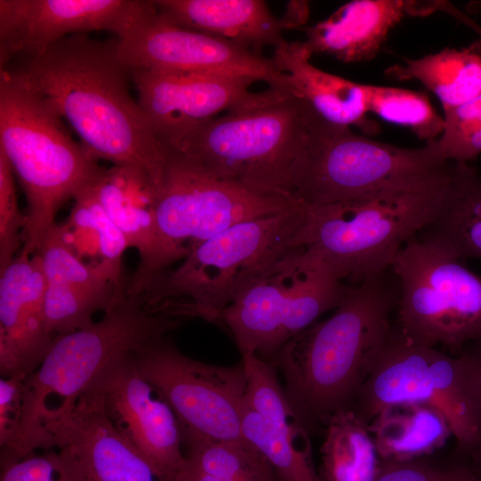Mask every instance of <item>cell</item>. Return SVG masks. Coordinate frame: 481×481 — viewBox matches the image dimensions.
<instances>
[{"mask_svg": "<svg viewBox=\"0 0 481 481\" xmlns=\"http://www.w3.org/2000/svg\"><path fill=\"white\" fill-rule=\"evenodd\" d=\"M118 41L70 36L0 73L42 98L98 160L139 168L158 185L166 147L130 93L132 69L121 59Z\"/></svg>", "mask_w": 481, "mask_h": 481, "instance_id": "6da1fadb", "label": "cell"}, {"mask_svg": "<svg viewBox=\"0 0 481 481\" xmlns=\"http://www.w3.org/2000/svg\"><path fill=\"white\" fill-rule=\"evenodd\" d=\"M350 286L329 318L292 338L271 362L308 429L353 408L392 329L399 285L391 269Z\"/></svg>", "mask_w": 481, "mask_h": 481, "instance_id": "7a4b0ae2", "label": "cell"}, {"mask_svg": "<svg viewBox=\"0 0 481 481\" xmlns=\"http://www.w3.org/2000/svg\"><path fill=\"white\" fill-rule=\"evenodd\" d=\"M308 206L237 224L197 245L137 297L153 313L219 323L222 312L269 264L303 245Z\"/></svg>", "mask_w": 481, "mask_h": 481, "instance_id": "3957f363", "label": "cell"}, {"mask_svg": "<svg viewBox=\"0 0 481 481\" xmlns=\"http://www.w3.org/2000/svg\"><path fill=\"white\" fill-rule=\"evenodd\" d=\"M182 322L151 312L138 298L123 293L100 321L55 337L38 368L24 380L20 428L12 445L1 452L21 458L42 450L49 417L69 411L114 360L166 338Z\"/></svg>", "mask_w": 481, "mask_h": 481, "instance_id": "277c9868", "label": "cell"}, {"mask_svg": "<svg viewBox=\"0 0 481 481\" xmlns=\"http://www.w3.org/2000/svg\"><path fill=\"white\" fill-rule=\"evenodd\" d=\"M0 150L27 200L22 248L39 252L59 209L104 167L39 96L0 73Z\"/></svg>", "mask_w": 481, "mask_h": 481, "instance_id": "5b68a950", "label": "cell"}, {"mask_svg": "<svg viewBox=\"0 0 481 481\" xmlns=\"http://www.w3.org/2000/svg\"><path fill=\"white\" fill-rule=\"evenodd\" d=\"M316 118L300 98L282 93L200 123L166 147L217 178L291 197L293 175Z\"/></svg>", "mask_w": 481, "mask_h": 481, "instance_id": "8992f818", "label": "cell"}, {"mask_svg": "<svg viewBox=\"0 0 481 481\" xmlns=\"http://www.w3.org/2000/svg\"><path fill=\"white\" fill-rule=\"evenodd\" d=\"M447 171L428 182L371 198L307 205L303 245L354 286L390 269L397 252L436 215Z\"/></svg>", "mask_w": 481, "mask_h": 481, "instance_id": "52a82bcc", "label": "cell"}, {"mask_svg": "<svg viewBox=\"0 0 481 481\" xmlns=\"http://www.w3.org/2000/svg\"><path fill=\"white\" fill-rule=\"evenodd\" d=\"M403 402L438 411L461 452L481 463V366L469 351L454 355L415 343L393 322L353 409L368 424L384 407Z\"/></svg>", "mask_w": 481, "mask_h": 481, "instance_id": "ba28073f", "label": "cell"}, {"mask_svg": "<svg viewBox=\"0 0 481 481\" xmlns=\"http://www.w3.org/2000/svg\"><path fill=\"white\" fill-rule=\"evenodd\" d=\"M450 162L437 140L420 148L397 147L318 115L296 167L290 196L307 205L368 199L433 180Z\"/></svg>", "mask_w": 481, "mask_h": 481, "instance_id": "9c48e42d", "label": "cell"}, {"mask_svg": "<svg viewBox=\"0 0 481 481\" xmlns=\"http://www.w3.org/2000/svg\"><path fill=\"white\" fill-rule=\"evenodd\" d=\"M350 285L305 245L293 247L269 264L222 312L219 323L240 353L271 363L292 338L334 310Z\"/></svg>", "mask_w": 481, "mask_h": 481, "instance_id": "30bf717a", "label": "cell"}, {"mask_svg": "<svg viewBox=\"0 0 481 481\" xmlns=\"http://www.w3.org/2000/svg\"><path fill=\"white\" fill-rule=\"evenodd\" d=\"M399 285L395 326L408 339L460 355L481 338V276L416 236L390 267Z\"/></svg>", "mask_w": 481, "mask_h": 481, "instance_id": "8fae6325", "label": "cell"}, {"mask_svg": "<svg viewBox=\"0 0 481 481\" xmlns=\"http://www.w3.org/2000/svg\"><path fill=\"white\" fill-rule=\"evenodd\" d=\"M298 203L286 195L217 178L166 147L162 178L156 188L155 216L159 235L177 261L237 224L273 216Z\"/></svg>", "mask_w": 481, "mask_h": 481, "instance_id": "7c38bea8", "label": "cell"}, {"mask_svg": "<svg viewBox=\"0 0 481 481\" xmlns=\"http://www.w3.org/2000/svg\"><path fill=\"white\" fill-rule=\"evenodd\" d=\"M141 374L159 392L180 423L183 439L242 440L248 388L243 362L221 366L182 353L166 338L134 353Z\"/></svg>", "mask_w": 481, "mask_h": 481, "instance_id": "4fadbf2b", "label": "cell"}, {"mask_svg": "<svg viewBox=\"0 0 481 481\" xmlns=\"http://www.w3.org/2000/svg\"><path fill=\"white\" fill-rule=\"evenodd\" d=\"M156 13L145 0H0V68L74 35L125 39Z\"/></svg>", "mask_w": 481, "mask_h": 481, "instance_id": "5bb4252c", "label": "cell"}, {"mask_svg": "<svg viewBox=\"0 0 481 481\" xmlns=\"http://www.w3.org/2000/svg\"><path fill=\"white\" fill-rule=\"evenodd\" d=\"M118 40V53L132 69L249 77L290 93L286 74L272 58L237 43L178 27L164 20L158 10L133 35Z\"/></svg>", "mask_w": 481, "mask_h": 481, "instance_id": "9a60e30c", "label": "cell"}, {"mask_svg": "<svg viewBox=\"0 0 481 481\" xmlns=\"http://www.w3.org/2000/svg\"><path fill=\"white\" fill-rule=\"evenodd\" d=\"M132 81L143 116L164 146L220 112L263 104L286 93L270 87L253 93L249 86L256 81L249 77L143 69H132Z\"/></svg>", "mask_w": 481, "mask_h": 481, "instance_id": "2e32d148", "label": "cell"}, {"mask_svg": "<svg viewBox=\"0 0 481 481\" xmlns=\"http://www.w3.org/2000/svg\"><path fill=\"white\" fill-rule=\"evenodd\" d=\"M134 353L110 363L83 394L100 404L115 427L167 481H174L187 462L182 428L167 401L141 374Z\"/></svg>", "mask_w": 481, "mask_h": 481, "instance_id": "e0dca14e", "label": "cell"}, {"mask_svg": "<svg viewBox=\"0 0 481 481\" xmlns=\"http://www.w3.org/2000/svg\"><path fill=\"white\" fill-rule=\"evenodd\" d=\"M248 378L241 433L273 469L279 481H319L308 428L281 387L274 366L241 354Z\"/></svg>", "mask_w": 481, "mask_h": 481, "instance_id": "ac0fdd59", "label": "cell"}, {"mask_svg": "<svg viewBox=\"0 0 481 481\" xmlns=\"http://www.w3.org/2000/svg\"><path fill=\"white\" fill-rule=\"evenodd\" d=\"M38 254L45 282V314L54 338L90 326L96 312H105L125 293L104 264L86 263L77 255L63 224L49 230Z\"/></svg>", "mask_w": 481, "mask_h": 481, "instance_id": "d6986e66", "label": "cell"}, {"mask_svg": "<svg viewBox=\"0 0 481 481\" xmlns=\"http://www.w3.org/2000/svg\"><path fill=\"white\" fill-rule=\"evenodd\" d=\"M63 447L77 458L88 481H167L86 394L45 423L43 450Z\"/></svg>", "mask_w": 481, "mask_h": 481, "instance_id": "ffe728a7", "label": "cell"}, {"mask_svg": "<svg viewBox=\"0 0 481 481\" xmlns=\"http://www.w3.org/2000/svg\"><path fill=\"white\" fill-rule=\"evenodd\" d=\"M1 377L25 379L40 365L54 337L45 314V277L38 253L19 252L0 270Z\"/></svg>", "mask_w": 481, "mask_h": 481, "instance_id": "44dd1931", "label": "cell"}, {"mask_svg": "<svg viewBox=\"0 0 481 481\" xmlns=\"http://www.w3.org/2000/svg\"><path fill=\"white\" fill-rule=\"evenodd\" d=\"M98 198L126 239L137 250V266L126 283L127 296L140 295L177 261L163 242L155 216L157 184L143 170L113 166L103 168L94 182Z\"/></svg>", "mask_w": 481, "mask_h": 481, "instance_id": "7402d4cb", "label": "cell"}, {"mask_svg": "<svg viewBox=\"0 0 481 481\" xmlns=\"http://www.w3.org/2000/svg\"><path fill=\"white\" fill-rule=\"evenodd\" d=\"M443 1L354 0L327 19L303 29L306 47L349 63L373 59L389 32L405 16H425Z\"/></svg>", "mask_w": 481, "mask_h": 481, "instance_id": "603a6c76", "label": "cell"}, {"mask_svg": "<svg viewBox=\"0 0 481 481\" xmlns=\"http://www.w3.org/2000/svg\"><path fill=\"white\" fill-rule=\"evenodd\" d=\"M304 42L285 40L276 46L272 59L286 74L290 93L304 101L329 123L355 126L366 135H376L379 125L367 117L368 85L325 72L310 62Z\"/></svg>", "mask_w": 481, "mask_h": 481, "instance_id": "cb8c5ba5", "label": "cell"}, {"mask_svg": "<svg viewBox=\"0 0 481 481\" xmlns=\"http://www.w3.org/2000/svg\"><path fill=\"white\" fill-rule=\"evenodd\" d=\"M159 14L178 27L248 47L256 53L285 39L280 19L261 0H154Z\"/></svg>", "mask_w": 481, "mask_h": 481, "instance_id": "d4e9b609", "label": "cell"}, {"mask_svg": "<svg viewBox=\"0 0 481 481\" xmlns=\"http://www.w3.org/2000/svg\"><path fill=\"white\" fill-rule=\"evenodd\" d=\"M417 237L459 259H481V176L474 167L451 162L442 204Z\"/></svg>", "mask_w": 481, "mask_h": 481, "instance_id": "484cf974", "label": "cell"}, {"mask_svg": "<svg viewBox=\"0 0 481 481\" xmlns=\"http://www.w3.org/2000/svg\"><path fill=\"white\" fill-rule=\"evenodd\" d=\"M381 461H411L443 447L452 430L445 418L424 404L403 402L380 410L368 423Z\"/></svg>", "mask_w": 481, "mask_h": 481, "instance_id": "4316f807", "label": "cell"}, {"mask_svg": "<svg viewBox=\"0 0 481 481\" xmlns=\"http://www.w3.org/2000/svg\"><path fill=\"white\" fill-rule=\"evenodd\" d=\"M395 80L416 79L440 100L447 112L481 94V41L462 49L438 53L386 69Z\"/></svg>", "mask_w": 481, "mask_h": 481, "instance_id": "83f0119b", "label": "cell"}, {"mask_svg": "<svg viewBox=\"0 0 481 481\" xmlns=\"http://www.w3.org/2000/svg\"><path fill=\"white\" fill-rule=\"evenodd\" d=\"M319 481H375L381 465L368 424L353 408L326 419Z\"/></svg>", "mask_w": 481, "mask_h": 481, "instance_id": "f1b7e54d", "label": "cell"}, {"mask_svg": "<svg viewBox=\"0 0 481 481\" xmlns=\"http://www.w3.org/2000/svg\"><path fill=\"white\" fill-rule=\"evenodd\" d=\"M187 461L200 470L232 481H279L267 460L247 440L183 438Z\"/></svg>", "mask_w": 481, "mask_h": 481, "instance_id": "f546056e", "label": "cell"}, {"mask_svg": "<svg viewBox=\"0 0 481 481\" xmlns=\"http://www.w3.org/2000/svg\"><path fill=\"white\" fill-rule=\"evenodd\" d=\"M368 107L370 112L388 122L408 126L427 143L444 132V118L421 92L368 85Z\"/></svg>", "mask_w": 481, "mask_h": 481, "instance_id": "4dcf8cb0", "label": "cell"}, {"mask_svg": "<svg viewBox=\"0 0 481 481\" xmlns=\"http://www.w3.org/2000/svg\"><path fill=\"white\" fill-rule=\"evenodd\" d=\"M94 182L84 187L75 196L66 223L72 226L86 227L95 232L100 240V262L109 268L118 283L126 285L122 280L121 264L128 244L101 203Z\"/></svg>", "mask_w": 481, "mask_h": 481, "instance_id": "1f68e13d", "label": "cell"}, {"mask_svg": "<svg viewBox=\"0 0 481 481\" xmlns=\"http://www.w3.org/2000/svg\"><path fill=\"white\" fill-rule=\"evenodd\" d=\"M14 176L7 157L0 150V270L22 248L26 216L19 208Z\"/></svg>", "mask_w": 481, "mask_h": 481, "instance_id": "d6a6232c", "label": "cell"}, {"mask_svg": "<svg viewBox=\"0 0 481 481\" xmlns=\"http://www.w3.org/2000/svg\"><path fill=\"white\" fill-rule=\"evenodd\" d=\"M23 379H0V446L7 449L13 443L21 420L23 410Z\"/></svg>", "mask_w": 481, "mask_h": 481, "instance_id": "836d02e7", "label": "cell"}, {"mask_svg": "<svg viewBox=\"0 0 481 481\" xmlns=\"http://www.w3.org/2000/svg\"><path fill=\"white\" fill-rule=\"evenodd\" d=\"M445 470L417 461H381L375 481H444Z\"/></svg>", "mask_w": 481, "mask_h": 481, "instance_id": "e575fe53", "label": "cell"}, {"mask_svg": "<svg viewBox=\"0 0 481 481\" xmlns=\"http://www.w3.org/2000/svg\"><path fill=\"white\" fill-rule=\"evenodd\" d=\"M437 143L446 160L467 163L481 153V125L454 136L441 137Z\"/></svg>", "mask_w": 481, "mask_h": 481, "instance_id": "d590c367", "label": "cell"}, {"mask_svg": "<svg viewBox=\"0 0 481 481\" xmlns=\"http://www.w3.org/2000/svg\"><path fill=\"white\" fill-rule=\"evenodd\" d=\"M444 119V128L441 137L454 136L481 125V94L445 112Z\"/></svg>", "mask_w": 481, "mask_h": 481, "instance_id": "8d00e7d4", "label": "cell"}, {"mask_svg": "<svg viewBox=\"0 0 481 481\" xmlns=\"http://www.w3.org/2000/svg\"><path fill=\"white\" fill-rule=\"evenodd\" d=\"M309 4L306 1H290L284 15L280 19L283 29L303 26L308 20Z\"/></svg>", "mask_w": 481, "mask_h": 481, "instance_id": "74e56055", "label": "cell"}, {"mask_svg": "<svg viewBox=\"0 0 481 481\" xmlns=\"http://www.w3.org/2000/svg\"><path fill=\"white\" fill-rule=\"evenodd\" d=\"M174 481H232L205 473L192 466L188 461L184 468L175 477Z\"/></svg>", "mask_w": 481, "mask_h": 481, "instance_id": "f35d334b", "label": "cell"}, {"mask_svg": "<svg viewBox=\"0 0 481 481\" xmlns=\"http://www.w3.org/2000/svg\"><path fill=\"white\" fill-rule=\"evenodd\" d=\"M444 481H481V477L469 466L460 465L446 469Z\"/></svg>", "mask_w": 481, "mask_h": 481, "instance_id": "ab89813d", "label": "cell"}, {"mask_svg": "<svg viewBox=\"0 0 481 481\" xmlns=\"http://www.w3.org/2000/svg\"><path fill=\"white\" fill-rule=\"evenodd\" d=\"M465 349L477 358L481 366V338L469 345Z\"/></svg>", "mask_w": 481, "mask_h": 481, "instance_id": "60d3db41", "label": "cell"}, {"mask_svg": "<svg viewBox=\"0 0 481 481\" xmlns=\"http://www.w3.org/2000/svg\"><path fill=\"white\" fill-rule=\"evenodd\" d=\"M481 34V30L478 31Z\"/></svg>", "mask_w": 481, "mask_h": 481, "instance_id": "b9f144b4", "label": "cell"}]
</instances>
